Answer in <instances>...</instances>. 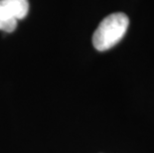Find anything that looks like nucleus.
Returning <instances> with one entry per match:
<instances>
[{"label":"nucleus","instance_id":"nucleus-1","mask_svg":"<svg viewBox=\"0 0 154 153\" xmlns=\"http://www.w3.org/2000/svg\"><path fill=\"white\" fill-rule=\"evenodd\" d=\"M129 19L124 13H113L100 22L93 35V45L97 51L109 50L125 35Z\"/></svg>","mask_w":154,"mask_h":153},{"label":"nucleus","instance_id":"nucleus-2","mask_svg":"<svg viewBox=\"0 0 154 153\" xmlns=\"http://www.w3.org/2000/svg\"><path fill=\"white\" fill-rule=\"evenodd\" d=\"M29 11L28 0H0V30L12 32Z\"/></svg>","mask_w":154,"mask_h":153}]
</instances>
